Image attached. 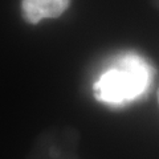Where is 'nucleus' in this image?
<instances>
[{"label": "nucleus", "instance_id": "7ed1b4c3", "mask_svg": "<svg viewBox=\"0 0 159 159\" xmlns=\"http://www.w3.org/2000/svg\"><path fill=\"white\" fill-rule=\"evenodd\" d=\"M158 101H159V90H158Z\"/></svg>", "mask_w": 159, "mask_h": 159}, {"label": "nucleus", "instance_id": "f03ea898", "mask_svg": "<svg viewBox=\"0 0 159 159\" xmlns=\"http://www.w3.org/2000/svg\"><path fill=\"white\" fill-rule=\"evenodd\" d=\"M70 0H23V13L27 21L36 24L43 19L58 17Z\"/></svg>", "mask_w": 159, "mask_h": 159}, {"label": "nucleus", "instance_id": "f257e3e1", "mask_svg": "<svg viewBox=\"0 0 159 159\" xmlns=\"http://www.w3.org/2000/svg\"><path fill=\"white\" fill-rule=\"evenodd\" d=\"M152 68L137 53H123L103 70L93 85L99 102L126 105L143 96L152 81Z\"/></svg>", "mask_w": 159, "mask_h": 159}]
</instances>
